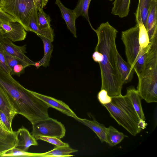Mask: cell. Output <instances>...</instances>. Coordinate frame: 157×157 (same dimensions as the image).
<instances>
[{
  "label": "cell",
  "instance_id": "cell-1",
  "mask_svg": "<svg viewBox=\"0 0 157 157\" xmlns=\"http://www.w3.org/2000/svg\"><path fill=\"white\" fill-rule=\"evenodd\" d=\"M98 37L95 50L103 55L102 60L99 63L100 67L101 85L112 98L122 95L123 84L119 71L117 58V50L116 39L118 31L107 22L101 23L94 29Z\"/></svg>",
  "mask_w": 157,
  "mask_h": 157
},
{
  "label": "cell",
  "instance_id": "cell-2",
  "mask_svg": "<svg viewBox=\"0 0 157 157\" xmlns=\"http://www.w3.org/2000/svg\"><path fill=\"white\" fill-rule=\"evenodd\" d=\"M0 86L4 90L16 109L33 124L49 117L48 105L21 85L11 75L0 70Z\"/></svg>",
  "mask_w": 157,
  "mask_h": 157
},
{
  "label": "cell",
  "instance_id": "cell-3",
  "mask_svg": "<svg viewBox=\"0 0 157 157\" xmlns=\"http://www.w3.org/2000/svg\"><path fill=\"white\" fill-rule=\"evenodd\" d=\"M150 41V45L137 89L140 98L148 103L157 101V35Z\"/></svg>",
  "mask_w": 157,
  "mask_h": 157
},
{
  "label": "cell",
  "instance_id": "cell-4",
  "mask_svg": "<svg viewBox=\"0 0 157 157\" xmlns=\"http://www.w3.org/2000/svg\"><path fill=\"white\" fill-rule=\"evenodd\" d=\"M103 106L107 109L110 116L132 135L135 136L142 130L140 127L142 120L125 95L112 98L110 103Z\"/></svg>",
  "mask_w": 157,
  "mask_h": 157
},
{
  "label": "cell",
  "instance_id": "cell-5",
  "mask_svg": "<svg viewBox=\"0 0 157 157\" xmlns=\"http://www.w3.org/2000/svg\"><path fill=\"white\" fill-rule=\"evenodd\" d=\"M2 11L10 15L25 29L35 6L33 0H3Z\"/></svg>",
  "mask_w": 157,
  "mask_h": 157
},
{
  "label": "cell",
  "instance_id": "cell-6",
  "mask_svg": "<svg viewBox=\"0 0 157 157\" xmlns=\"http://www.w3.org/2000/svg\"><path fill=\"white\" fill-rule=\"evenodd\" d=\"M32 135L56 137L59 139L65 136L66 128L64 125L57 120L48 117L39 120L32 124Z\"/></svg>",
  "mask_w": 157,
  "mask_h": 157
},
{
  "label": "cell",
  "instance_id": "cell-7",
  "mask_svg": "<svg viewBox=\"0 0 157 157\" xmlns=\"http://www.w3.org/2000/svg\"><path fill=\"white\" fill-rule=\"evenodd\" d=\"M138 24L122 32L121 39L125 46L127 62L133 68L139 56L140 47L139 41Z\"/></svg>",
  "mask_w": 157,
  "mask_h": 157
},
{
  "label": "cell",
  "instance_id": "cell-8",
  "mask_svg": "<svg viewBox=\"0 0 157 157\" xmlns=\"http://www.w3.org/2000/svg\"><path fill=\"white\" fill-rule=\"evenodd\" d=\"M2 36L12 42L24 40L27 33L22 25L17 22L6 21L0 23Z\"/></svg>",
  "mask_w": 157,
  "mask_h": 157
},
{
  "label": "cell",
  "instance_id": "cell-9",
  "mask_svg": "<svg viewBox=\"0 0 157 157\" xmlns=\"http://www.w3.org/2000/svg\"><path fill=\"white\" fill-rule=\"evenodd\" d=\"M0 48L9 55L21 59L30 66L34 65L35 62L30 59L25 55V45L22 46L16 45L10 40L2 36L0 39Z\"/></svg>",
  "mask_w": 157,
  "mask_h": 157
},
{
  "label": "cell",
  "instance_id": "cell-10",
  "mask_svg": "<svg viewBox=\"0 0 157 157\" xmlns=\"http://www.w3.org/2000/svg\"><path fill=\"white\" fill-rule=\"evenodd\" d=\"M37 9L35 6L30 16L25 30L33 32L40 37L45 38L52 42L54 37L53 30L51 27L44 29L39 27L37 22Z\"/></svg>",
  "mask_w": 157,
  "mask_h": 157
},
{
  "label": "cell",
  "instance_id": "cell-11",
  "mask_svg": "<svg viewBox=\"0 0 157 157\" xmlns=\"http://www.w3.org/2000/svg\"><path fill=\"white\" fill-rule=\"evenodd\" d=\"M33 94L46 103L49 107L55 109L75 119L78 117L69 106L62 101L32 91Z\"/></svg>",
  "mask_w": 157,
  "mask_h": 157
},
{
  "label": "cell",
  "instance_id": "cell-12",
  "mask_svg": "<svg viewBox=\"0 0 157 157\" xmlns=\"http://www.w3.org/2000/svg\"><path fill=\"white\" fill-rule=\"evenodd\" d=\"M17 142V131L10 132L0 128V155L16 147Z\"/></svg>",
  "mask_w": 157,
  "mask_h": 157
},
{
  "label": "cell",
  "instance_id": "cell-13",
  "mask_svg": "<svg viewBox=\"0 0 157 157\" xmlns=\"http://www.w3.org/2000/svg\"><path fill=\"white\" fill-rule=\"evenodd\" d=\"M17 134L18 140L17 147L27 151L31 146L38 145L36 140L25 127H22L19 128Z\"/></svg>",
  "mask_w": 157,
  "mask_h": 157
},
{
  "label": "cell",
  "instance_id": "cell-14",
  "mask_svg": "<svg viewBox=\"0 0 157 157\" xmlns=\"http://www.w3.org/2000/svg\"><path fill=\"white\" fill-rule=\"evenodd\" d=\"M55 3L59 7L68 29L74 37L76 38L75 20L76 14L74 10H71L65 7L60 0H56Z\"/></svg>",
  "mask_w": 157,
  "mask_h": 157
},
{
  "label": "cell",
  "instance_id": "cell-15",
  "mask_svg": "<svg viewBox=\"0 0 157 157\" xmlns=\"http://www.w3.org/2000/svg\"><path fill=\"white\" fill-rule=\"evenodd\" d=\"M146 29L150 40L157 35V0H152L147 17Z\"/></svg>",
  "mask_w": 157,
  "mask_h": 157
},
{
  "label": "cell",
  "instance_id": "cell-16",
  "mask_svg": "<svg viewBox=\"0 0 157 157\" xmlns=\"http://www.w3.org/2000/svg\"><path fill=\"white\" fill-rule=\"evenodd\" d=\"M117 63L123 84L129 82L132 80L134 70L128 62L122 58L118 51L117 53Z\"/></svg>",
  "mask_w": 157,
  "mask_h": 157
},
{
  "label": "cell",
  "instance_id": "cell-17",
  "mask_svg": "<svg viewBox=\"0 0 157 157\" xmlns=\"http://www.w3.org/2000/svg\"><path fill=\"white\" fill-rule=\"evenodd\" d=\"M75 119L90 128L101 142H106V128L103 124L98 122L94 118L93 120L78 117Z\"/></svg>",
  "mask_w": 157,
  "mask_h": 157
},
{
  "label": "cell",
  "instance_id": "cell-18",
  "mask_svg": "<svg viewBox=\"0 0 157 157\" xmlns=\"http://www.w3.org/2000/svg\"><path fill=\"white\" fill-rule=\"evenodd\" d=\"M0 110L3 112L12 122L17 114L16 109L4 90L0 86Z\"/></svg>",
  "mask_w": 157,
  "mask_h": 157
},
{
  "label": "cell",
  "instance_id": "cell-19",
  "mask_svg": "<svg viewBox=\"0 0 157 157\" xmlns=\"http://www.w3.org/2000/svg\"><path fill=\"white\" fill-rule=\"evenodd\" d=\"M4 52L7 64L10 69L11 75H15L19 76L24 72L26 67L30 66L17 58L10 56Z\"/></svg>",
  "mask_w": 157,
  "mask_h": 157
},
{
  "label": "cell",
  "instance_id": "cell-20",
  "mask_svg": "<svg viewBox=\"0 0 157 157\" xmlns=\"http://www.w3.org/2000/svg\"><path fill=\"white\" fill-rule=\"evenodd\" d=\"M130 100L134 109L140 119L145 121V118L142 109L141 98L138 91L134 87H130L127 90L125 95Z\"/></svg>",
  "mask_w": 157,
  "mask_h": 157
},
{
  "label": "cell",
  "instance_id": "cell-21",
  "mask_svg": "<svg viewBox=\"0 0 157 157\" xmlns=\"http://www.w3.org/2000/svg\"><path fill=\"white\" fill-rule=\"evenodd\" d=\"M40 37L43 43L44 54L41 59L35 62V66L37 68H39L41 66L44 67H46L49 66L53 50L52 42L45 38L41 37Z\"/></svg>",
  "mask_w": 157,
  "mask_h": 157
},
{
  "label": "cell",
  "instance_id": "cell-22",
  "mask_svg": "<svg viewBox=\"0 0 157 157\" xmlns=\"http://www.w3.org/2000/svg\"><path fill=\"white\" fill-rule=\"evenodd\" d=\"M130 0H115L111 13L121 18L126 17L128 14Z\"/></svg>",
  "mask_w": 157,
  "mask_h": 157
},
{
  "label": "cell",
  "instance_id": "cell-23",
  "mask_svg": "<svg viewBox=\"0 0 157 157\" xmlns=\"http://www.w3.org/2000/svg\"><path fill=\"white\" fill-rule=\"evenodd\" d=\"M152 0H139L135 14L136 19L141 18L146 28V21Z\"/></svg>",
  "mask_w": 157,
  "mask_h": 157
},
{
  "label": "cell",
  "instance_id": "cell-24",
  "mask_svg": "<svg viewBox=\"0 0 157 157\" xmlns=\"http://www.w3.org/2000/svg\"><path fill=\"white\" fill-rule=\"evenodd\" d=\"M125 137L123 133L112 126L106 128V142L111 146H114L121 143Z\"/></svg>",
  "mask_w": 157,
  "mask_h": 157
},
{
  "label": "cell",
  "instance_id": "cell-25",
  "mask_svg": "<svg viewBox=\"0 0 157 157\" xmlns=\"http://www.w3.org/2000/svg\"><path fill=\"white\" fill-rule=\"evenodd\" d=\"M78 151L71 148L69 146L57 147L55 146L51 151L45 152V157H69L73 156L70 154Z\"/></svg>",
  "mask_w": 157,
  "mask_h": 157
},
{
  "label": "cell",
  "instance_id": "cell-26",
  "mask_svg": "<svg viewBox=\"0 0 157 157\" xmlns=\"http://www.w3.org/2000/svg\"><path fill=\"white\" fill-rule=\"evenodd\" d=\"M91 0H79L75 8L73 10L75 12L77 18L82 16L87 20L91 28L94 29L92 26L88 15V10Z\"/></svg>",
  "mask_w": 157,
  "mask_h": 157
},
{
  "label": "cell",
  "instance_id": "cell-27",
  "mask_svg": "<svg viewBox=\"0 0 157 157\" xmlns=\"http://www.w3.org/2000/svg\"><path fill=\"white\" fill-rule=\"evenodd\" d=\"M139 27V41L140 49L148 48L151 42L147 30L141 19L136 21Z\"/></svg>",
  "mask_w": 157,
  "mask_h": 157
},
{
  "label": "cell",
  "instance_id": "cell-28",
  "mask_svg": "<svg viewBox=\"0 0 157 157\" xmlns=\"http://www.w3.org/2000/svg\"><path fill=\"white\" fill-rule=\"evenodd\" d=\"M149 47L146 48L140 49L139 56L133 68L138 76V78L140 77L143 71L145 63L147 52Z\"/></svg>",
  "mask_w": 157,
  "mask_h": 157
},
{
  "label": "cell",
  "instance_id": "cell-29",
  "mask_svg": "<svg viewBox=\"0 0 157 157\" xmlns=\"http://www.w3.org/2000/svg\"><path fill=\"white\" fill-rule=\"evenodd\" d=\"M6 156L45 157V154L29 152L15 147L0 155V157Z\"/></svg>",
  "mask_w": 157,
  "mask_h": 157
},
{
  "label": "cell",
  "instance_id": "cell-30",
  "mask_svg": "<svg viewBox=\"0 0 157 157\" xmlns=\"http://www.w3.org/2000/svg\"><path fill=\"white\" fill-rule=\"evenodd\" d=\"M37 19L38 25L40 29H44L51 28L50 18L44 12L43 9L38 10Z\"/></svg>",
  "mask_w": 157,
  "mask_h": 157
},
{
  "label": "cell",
  "instance_id": "cell-31",
  "mask_svg": "<svg viewBox=\"0 0 157 157\" xmlns=\"http://www.w3.org/2000/svg\"><path fill=\"white\" fill-rule=\"evenodd\" d=\"M36 140H41L51 143L57 147L69 146L68 143L62 141L60 139L50 136H38L35 137Z\"/></svg>",
  "mask_w": 157,
  "mask_h": 157
},
{
  "label": "cell",
  "instance_id": "cell-32",
  "mask_svg": "<svg viewBox=\"0 0 157 157\" xmlns=\"http://www.w3.org/2000/svg\"><path fill=\"white\" fill-rule=\"evenodd\" d=\"M98 98L102 105L109 103L112 100V98L109 95L107 91L104 89H101L98 92Z\"/></svg>",
  "mask_w": 157,
  "mask_h": 157
},
{
  "label": "cell",
  "instance_id": "cell-33",
  "mask_svg": "<svg viewBox=\"0 0 157 157\" xmlns=\"http://www.w3.org/2000/svg\"><path fill=\"white\" fill-rule=\"evenodd\" d=\"M0 70L7 74L11 75L10 69L6 61L4 52L1 48H0Z\"/></svg>",
  "mask_w": 157,
  "mask_h": 157
},
{
  "label": "cell",
  "instance_id": "cell-34",
  "mask_svg": "<svg viewBox=\"0 0 157 157\" xmlns=\"http://www.w3.org/2000/svg\"><path fill=\"white\" fill-rule=\"evenodd\" d=\"M0 119L4 125L6 131L13 132L12 123L7 116L2 111L0 110Z\"/></svg>",
  "mask_w": 157,
  "mask_h": 157
},
{
  "label": "cell",
  "instance_id": "cell-35",
  "mask_svg": "<svg viewBox=\"0 0 157 157\" xmlns=\"http://www.w3.org/2000/svg\"><path fill=\"white\" fill-rule=\"evenodd\" d=\"M6 21L17 22L13 17L5 12L0 8V23Z\"/></svg>",
  "mask_w": 157,
  "mask_h": 157
},
{
  "label": "cell",
  "instance_id": "cell-36",
  "mask_svg": "<svg viewBox=\"0 0 157 157\" xmlns=\"http://www.w3.org/2000/svg\"><path fill=\"white\" fill-rule=\"evenodd\" d=\"M38 10L42 9L46 6L48 0H33Z\"/></svg>",
  "mask_w": 157,
  "mask_h": 157
},
{
  "label": "cell",
  "instance_id": "cell-37",
  "mask_svg": "<svg viewBox=\"0 0 157 157\" xmlns=\"http://www.w3.org/2000/svg\"><path fill=\"white\" fill-rule=\"evenodd\" d=\"M92 58L95 62L99 63L102 60L103 55L101 53L95 51L92 55Z\"/></svg>",
  "mask_w": 157,
  "mask_h": 157
},
{
  "label": "cell",
  "instance_id": "cell-38",
  "mask_svg": "<svg viewBox=\"0 0 157 157\" xmlns=\"http://www.w3.org/2000/svg\"><path fill=\"white\" fill-rule=\"evenodd\" d=\"M0 128L6 130L5 128L0 119Z\"/></svg>",
  "mask_w": 157,
  "mask_h": 157
},
{
  "label": "cell",
  "instance_id": "cell-39",
  "mask_svg": "<svg viewBox=\"0 0 157 157\" xmlns=\"http://www.w3.org/2000/svg\"><path fill=\"white\" fill-rule=\"evenodd\" d=\"M3 0H0V8H1L3 5Z\"/></svg>",
  "mask_w": 157,
  "mask_h": 157
},
{
  "label": "cell",
  "instance_id": "cell-40",
  "mask_svg": "<svg viewBox=\"0 0 157 157\" xmlns=\"http://www.w3.org/2000/svg\"><path fill=\"white\" fill-rule=\"evenodd\" d=\"M2 36V29L0 27V39Z\"/></svg>",
  "mask_w": 157,
  "mask_h": 157
},
{
  "label": "cell",
  "instance_id": "cell-41",
  "mask_svg": "<svg viewBox=\"0 0 157 157\" xmlns=\"http://www.w3.org/2000/svg\"><path fill=\"white\" fill-rule=\"evenodd\" d=\"M109 0L111 1H113V0Z\"/></svg>",
  "mask_w": 157,
  "mask_h": 157
},
{
  "label": "cell",
  "instance_id": "cell-42",
  "mask_svg": "<svg viewBox=\"0 0 157 157\" xmlns=\"http://www.w3.org/2000/svg\"></svg>",
  "mask_w": 157,
  "mask_h": 157
}]
</instances>
